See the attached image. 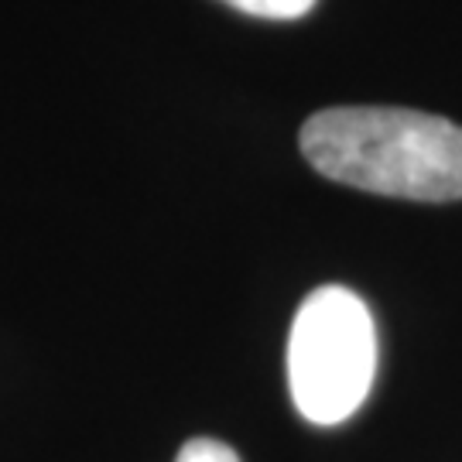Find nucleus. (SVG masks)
I'll return each instance as SVG.
<instances>
[{"instance_id": "1", "label": "nucleus", "mask_w": 462, "mask_h": 462, "mask_svg": "<svg viewBox=\"0 0 462 462\" xmlns=\"http://www.w3.org/2000/svg\"><path fill=\"white\" fill-rule=\"evenodd\" d=\"M301 154L332 182L414 202L462 199V127L404 106H329L305 120Z\"/></svg>"}, {"instance_id": "4", "label": "nucleus", "mask_w": 462, "mask_h": 462, "mask_svg": "<svg viewBox=\"0 0 462 462\" xmlns=\"http://www.w3.org/2000/svg\"><path fill=\"white\" fill-rule=\"evenodd\" d=\"M175 462H240V456H236V448H230L219 439H189L179 448Z\"/></svg>"}, {"instance_id": "3", "label": "nucleus", "mask_w": 462, "mask_h": 462, "mask_svg": "<svg viewBox=\"0 0 462 462\" xmlns=\"http://www.w3.org/2000/svg\"><path fill=\"white\" fill-rule=\"evenodd\" d=\"M226 4L250 17H264V21H295L315 7V0H226Z\"/></svg>"}, {"instance_id": "2", "label": "nucleus", "mask_w": 462, "mask_h": 462, "mask_svg": "<svg viewBox=\"0 0 462 462\" xmlns=\"http://www.w3.org/2000/svg\"><path fill=\"white\" fill-rule=\"evenodd\" d=\"M377 374V329L364 298L343 284L315 288L288 336V387L312 425H339L360 411Z\"/></svg>"}]
</instances>
